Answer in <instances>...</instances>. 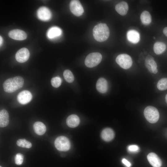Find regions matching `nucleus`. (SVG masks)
I'll return each instance as SVG.
<instances>
[{
    "instance_id": "nucleus-17",
    "label": "nucleus",
    "mask_w": 167,
    "mask_h": 167,
    "mask_svg": "<svg viewBox=\"0 0 167 167\" xmlns=\"http://www.w3.org/2000/svg\"><path fill=\"white\" fill-rule=\"evenodd\" d=\"M9 122V116L8 112L5 109H3L0 111V126L4 127L6 126Z\"/></svg>"
},
{
    "instance_id": "nucleus-20",
    "label": "nucleus",
    "mask_w": 167,
    "mask_h": 167,
    "mask_svg": "<svg viewBox=\"0 0 167 167\" xmlns=\"http://www.w3.org/2000/svg\"><path fill=\"white\" fill-rule=\"evenodd\" d=\"M62 31L61 29L57 27H53L48 30L47 35L49 39H53L60 36Z\"/></svg>"
},
{
    "instance_id": "nucleus-26",
    "label": "nucleus",
    "mask_w": 167,
    "mask_h": 167,
    "mask_svg": "<svg viewBox=\"0 0 167 167\" xmlns=\"http://www.w3.org/2000/svg\"><path fill=\"white\" fill-rule=\"evenodd\" d=\"M157 88L161 91L167 89V78H163L160 79L157 84Z\"/></svg>"
},
{
    "instance_id": "nucleus-12",
    "label": "nucleus",
    "mask_w": 167,
    "mask_h": 167,
    "mask_svg": "<svg viewBox=\"0 0 167 167\" xmlns=\"http://www.w3.org/2000/svg\"><path fill=\"white\" fill-rule=\"evenodd\" d=\"M148 160L150 164L153 167H161L162 165L161 160L155 153H149L147 156Z\"/></svg>"
},
{
    "instance_id": "nucleus-19",
    "label": "nucleus",
    "mask_w": 167,
    "mask_h": 167,
    "mask_svg": "<svg viewBox=\"0 0 167 167\" xmlns=\"http://www.w3.org/2000/svg\"><path fill=\"white\" fill-rule=\"evenodd\" d=\"M33 128L35 133L40 135L44 134L46 131L45 126L41 122H35L33 124Z\"/></svg>"
},
{
    "instance_id": "nucleus-7",
    "label": "nucleus",
    "mask_w": 167,
    "mask_h": 167,
    "mask_svg": "<svg viewBox=\"0 0 167 167\" xmlns=\"http://www.w3.org/2000/svg\"><path fill=\"white\" fill-rule=\"evenodd\" d=\"M70 8L71 12L76 16L81 15L84 12V8L79 0H71L70 4Z\"/></svg>"
},
{
    "instance_id": "nucleus-2",
    "label": "nucleus",
    "mask_w": 167,
    "mask_h": 167,
    "mask_svg": "<svg viewBox=\"0 0 167 167\" xmlns=\"http://www.w3.org/2000/svg\"><path fill=\"white\" fill-rule=\"evenodd\" d=\"M93 34L95 39L98 41L103 42L106 40L109 35V30L105 23H100L96 25L93 30Z\"/></svg>"
},
{
    "instance_id": "nucleus-33",
    "label": "nucleus",
    "mask_w": 167,
    "mask_h": 167,
    "mask_svg": "<svg viewBox=\"0 0 167 167\" xmlns=\"http://www.w3.org/2000/svg\"><path fill=\"white\" fill-rule=\"evenodd\" d=\"M165 101L167 103V94L166 95L165 97Z\"/></svg>"
},
{
    "instance_id": "nucleus-21",
    "label": "nucleus",
    "mask_w": 167,
    "mask_h": 167,
    "mask_svg": "<svg viewBox=\"0 0 167 167\" xmlns=\"http://www.w3.org/2000/svg\"><path fill=\"white\" fill-rule=\"evenodd\" d=\"M166 45L165 44L161 42H156L153 46V50L155 53L157 54H162L165 50Z\"/></svg>"
},
{
    "instance_id": "nucleus-15",
    "label": "nucleus",
    "mask_w": 167,
    "mask_h": 167,
    "mask_svg": "<svg viewBox=\"0 0 167 167\" xmlns=\"http://www.w3.org/2000/svg\"><path fill=\"white\" fill-rule=\"evenodd\" d=\"M114 131L110 128H106L104 129L101 134V136L102 139L106 142L112 140L114 138Z\"/></svg>"
},
{
    "instance_id": "nucleus-10",
    "label": "nucleus",
    "mask_w": 167,
    "mask_h": 167,
    "mask_svg": "<svg viewBox=\"0 0 167 167\" xmlns=\"http://www.w3.org/2000/svg\"><path fill=\"white\" fill-rule=\"evenodd\" d=\"M32 98V94L29 91L24 90L19 93L17 99L19 103L24 105L29 103L31 100Z\"/></svg>"
},
{
    "instance_id": "nucleus-1",
    "label": "nucleus",
    "mask_w": 167,
    "mask_h": 167,
    "mask_svg": "<svg viewBox=\"0 0 167 167\" xmlns=\"http://www.w3.org/2000/svg\"><path fill=\"white\" fill-rule=\"evenodd\" d=\"M24 79L20 76H16L7 79L3 83L4 91L7 93H12L22 87Z\"/></svg>"
},
{
    "instance_id": "nucleus-6",
    "label": "nucleus",
    "mask_w": 167,
    "mask_h": 167,
    "mask_svg": "<svg viewBox=\"0 0 167 167\" xmlns=\"http://www.w3.org/2000/svg\"><path fill=\"white\" fill-rule=\"evenodd\" d=\"M116 61L121 67L125 69L129 68L132 64L131 58L126 54H121L118 55L116 58Z\"/></svg>"
},
{
    "instance_id": "nucleus-3",
    "label": "nucleus",
    "mask_w": 167,
    "mask_h": 167,
    "mask_svg": "<svg viewBox=\"0 0 167 167\" xmlns=\"http://www.w3.org/2000/svg\"><path fill=\"white\" fill-rule=\"evenodd\" d=\"M144 115L147 120L149 122H156L159 118V113L157 109L154 107L148 106L144 111Z\"/></svg>"
},
{
    "instance_id": "nucleus-5",
    "label": "nucleus",
    "mask_w": 167,
    "mask_h": 167,
    "mask_svg": "<svg viewBox=\"0 0 167 167\" xmlns=\"http://www.w3.org/2000/svg\"><path fill=\"white\" fill-rule=\"evenodd\" d=\"M56 148L61 151H66L70 148L71 144L69 139L64 136L57 137L54 142Z\"/></svg>"
},
{
    "instance_id": "nucleus-34",
    "label": "nucleus",
    "mask_w": 167,
    "mask_h": 167,
    "mask_svg": "<svg viewBox=\"0 0 167 167\" xmlns=\"http://www.w3.org/2000/svg\"><path fill=\"white\" fill-rule=\"evenodd\" d=\"M0 167H1V166H0Z\"/></svg>"
},
{
    "instance_id": "nucleus-30",
    "label": "nucleus",
    "mask_w": 167,
    "mask_h": 167,
    "mask_svg": "<svg viewBox=\"0 0 167 167\" xmlns=\"http://www.w3.org/2000/svg\"><path fill=\"white\" fill-rule=\"evenodd\" d=\"M122 162L127 167H130L131 166V163L125 158H123L122 159Z\"/></svg>"
},
{
    "instance_id": "nucleus-4",
    "label": "nucleus",
    "mask_w": 167,
    "mask_h": 167,
    "mask_svg": "<svg viewBox=\"0 0 167 167\" xmlns=\"http://www.w3.org/2000/svg\"><path fill=\"white\" fill-rule=\"evenodd\" d=\"M102 58L101 54L99 53H90L86 57L85 60V64L88 67H94L100 63Z\"/></svg>"
},
{
    "instance_id": "nucleus-29",
    "label": "nucleus",
    "mask_w": 167,
    "mask_h": 167,
    "mask_svg": "<svg viewBox=\"0 0 167 167\" xmlns=\"http://www.w3.org/2000/svg\"><path fill=\"white\" fill-rule=\"evenodd\" d=\"M128 150L131 152H136L139 150V147L136 145H131L128 147Z\"/></svg>"
},
{
    "instance_id": "nucleus-31",
    "label": "nucleus",
    "mask_w": 167,
    "mask_h": 167,
    "mask_svg": "<svg viewBox=\"0 0 167 167\" xmlns=\"http://www.w3.org/2000/svg\"><path fill=\"white\" fill-rule=\"evenodd\" d=\"M163 32L164 35L167 37V27L164 28L163 30Z\"/></svg>"
},
{
    "instance_id": "nucleus-11",
    "label": "nucleus",
    "mask_w": 167,
    "mask_h": 167,
    "mask_svg": "<svg viewBox=\"0 0 167 167\" xmlns=\"http://www.w3.org/2000/svg\"><path fill=\"white\" fill-rule=\"evenodd\" d=\"M8 35L11 38L18 40H23L25 39L27 36L25 32L18 29L11 31L9 32Z\"/></svg>"
},
{
    "instance_id": "nucleus-25",
    "label": "nucleus",
    "mask_w": 167,
    "mask_h": 167,
    "mask_svg": "<svg viewBox=\"0 0 167 167\" xmlns=\"http://www.w3.org/2000/svg\"><path fill=\"white\" fill-rule=\"evenodd\" d=\"M63 76L65 80L69 83L72 82L74 79V75L71 71L66 70L63 72Z\"/></svg>"
},
{
    "instance_id": "nucleus-32",
    "label": "nucleus",
    "mask_w": 167,
    "mask_h": 167,
    "mask_svg": "<svg viewBox=\"0 0 167 167\" xmlns=\"http://www.w3.org/2000/svg\"><path fill=\"white\" fill-rule=\"evenodd\" d=\"M2 39L1 36H0V45H2Z\"/></svg>"
},
{
    "instance_id": "nucleus-28",
    "label": "nucleus",
    "mask_w": 167,
    "mask_h": 167,
    "mask_svg": "<svg viewBox=\"0 0 167 167\" xmlns=\"http://www.w3.org/2000/svg\"><path fill=\"white\" fill-rule=\"evenodd\" d=\"M15 163L17 165H20L22 164L24 160L23 155L20 153L16 154L15 156Z\"/></svg>"
},
{
    "instance_id": "nucleus-16",
    "label": "nucleus",
    "mask_w": 167,
    "mask_h": 167,
    "mask_svg": "<svg viewBox=\"0 0 167 167\" xmlns=\"http://www.w3.org/2000/svg\"><path fill=\"white\" fill-rule=\"evenodd\" d=\"M128 6L125 2L122 1L117 4L115 8L117 12L122 15H126L128 10Z\"/></svg>"
},
{
    "instance_id": "nucleus-22",
    "label": "nucleus",
    "mask_w": 167,
    "mask_h": 167,
    "mask_svg": "<svg viewBox=\"0 0 167 167\" xmlns=\"http://www.w3.org/2000/svg\"><path fill=\"white\" fill-rule=\"evenodd\" d=\"M140 18L142 23L144 25H148L151 22V15L147 11H144L142 13Z\"/></svg>"
},
{
    "instance_id": "nucleus-18",
    "label": "nucleus",
    "mask_w": 167,
    "mask_h": 167,
    "mask_svg": "<svg viewBox=\"0 0 167 167\" xmlns=\"http://www.w3.org/2000/svg\"><path fill=\"white\" fill-rule=\"evenodd\" d=\"M80 120L79 117L76 115L72 114L67 118L66 123L67 126L70 127L74 128L79 124Z\"/></svg>"
},
{
    "instance_id": "nucleus-9",
    "label": "nucleus",
    "mask_w": 167,
    "mask_h": 167,
    "mask_svg": "<svg viewBox=\"0 0 167 167\" xmlns=\"http://www.w3.org/2000/svg\"><path fill=\"white\" fill-rule=\"evenodd\" d=\"M37 15L38 18L40 20L47 21L51 17V13L50 10L47 7L42 6L37 10Z\"/></svg>"
},
{
    "instance_id": "nucleus-14",
    "label": "nucleus",
    "mask_w": 167,
    "mask_h": 167,
    "mask_svg": "<svg viewBox=\"0 0 167 167\" xmlns=\"http://www.w3.org/2000/svg\"><path fill=\"white\" fill-rule=\"evenodd\" d=\"M127 37L129 41L134 44L138 43L140 40L139 34L134 30H131L128 31Z\"/></svg>"
},
{
    "instance_id": "nucleus-27",
    "label": "nucleus",
    "mask_w": 167,
    "mask_h": 167,
    "mask_svg": "<svg viewBox=\"0 0 167 167\" xmlns=\"http://www.w3.org/2000/svg\"><path fill=\"white\" fill-rule=\"evenodd\" d=\"M62 80L61 78L57 76L53 78L51 81V84L52 86L56 88L59 87L61 84Z\"/></svg>"
},
{
    "instance_id": "nucleus-24",
    "label": "nucleus",
    "mask_w": 167,
    "mask_h": 167,
    "mask_svg": "<svg viewBox=\"0 0 167 167\" xmlns=\"http://www.w3.org/2000/svg\"><path fill=\"white\" fill-rule=\"evenodd\" d=\"M16 144L19 147L27 148H29L32 146L31 143L25 139H18L17 141Z\"/></svg>"
},
{
    "instance_id": "nucleus-13",
    "label": "nucleus",
    "mask_w": 167,
    "mask_h": 167,
    "mask_svg": "<svg viewBox=\"0 0 167 167\" xmlns=\"http://www.w3.org/2000/svg\"><path fill=\"white\" fill-rule=\"evenodd\" d=\"M96 88L100 92L104 93L106 92L108 89V84L107 80L104 78H99L97 81Z\"/></svg>"
},
{
    "instance_id": "nucleus-8",
    "label": "nucleus",
    "mask_w": 167,
    "mask_h": 167,
    "mask_svg": "<svg viewBox=\"0 0 167 167\" xmlns=\"http://www.w3.org/2000/svg\"><path fill=\"white\" fill-rule=\"evenodd\" d=\"M30 53L28 49L25 48H22L19 49L15 54L16 61L20 63L27 61L28 59Z\"/></svg>"
},
{
    "instance_id": "nucleus-23",
    "label": "nucleus",
    "mask_w": 167,
    "mask_h": 167,
    "mask_svg": "<svg viewBox=\"0 0 167 167\" xmlns=\"http://www.w3.org/2000/svg\"><path fill=\"white\" fill-rule=\"evenodd\" d=\"M145 63L150 66L152 68L153 73L157 69V65L153 57L151 55H147L145 58Z\"/></svg>"
}]
</instances>
